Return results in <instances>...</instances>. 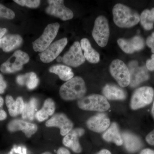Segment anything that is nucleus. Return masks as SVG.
Returning a JSON list of instances; mask_svg holds the SVG:
<instances>
[{
	"label": "nucleus",
	"mask_w": 154,
	"mask_h": 154,
	"mask_svg": "<svg viewBox=\"0 0 154 154\" xmlns=\"http://www.w3.org/2000/svg\"><path fill=\"white\" fill-rule=\"evenodd\" d=\"M113 15L114 23L119 28H131L140 21V17L136 11L121 4L113 7Z\"/></svg>",
	"instance_id": "nucleus-1"
},
{
	"label": "nucleus",
	"mask_w": 154,
	"mask_h": 154,
	"mask_svg": "<svg viewBox=\"0 0 154 154\" xmlns=\"http://www.w3.org/2000/svg\"><path fill=\"white\" fill-rule=\"evenodd\" d=\"M86 91L85 81L81 77L76 76L72 78L61 86L60 95L63 100L70 101L83 98Z\"/></svg>",
	"instance_id": "nucleus-2"
},
{
	"label": "nucleus",
	"mask_w": 154,
	"mask_h": 154,
	"mask_svg": "<svg viewBox=\"0 0 154 154\" xmlns=\"http://www.w3.org/2000/svg\"><path fill=\"white\" fill-rule=\"evenodd\" d=\"M81 109L90 111L104 112L110 108V105L104 96L99 94H93L81 98L78 102Z\"/></svg>",
	"instance_id": "nucleus-3"
},
{
	"label": "nucleus",
	"mask_w": 154,
	"mask_h": 154,
	"mask_svg": "<svg viewBox=\"0 0 154 154\" xmlns=\"http://www.w3.org/2000/svg\"><path fill=\"white\" fill-rule=\"evenodd\" d=\"M59 28V24L57 22L48 25L42 35L32 43L34 51L42 52L47 49L55 38Z\"/></svg>",
	"instance_id": "nucleus-4"
},
{
	"label": "nucleus",
	"mask_w": 154,
	"mask_h": 154,
	"mask_svg": "<svg viewBox=\"0 0 154 154\" xmlns=\"http://www.w3.org/2000/svg\"><path fill=\"white\" fill-rule=\"evenodd\" d=\"M30 60L28 54L21 50L14 53L5 62L0 66L1 71L4 73H11L21 70L23 65L28 63Z\"/></svg>",
	"instance_id": "nucleus-5"
},
{
	"label": "nucleus",
	"mask_w": 154,
	"mask_h": 154,
	"mask_svg": "<svg viewBox=\"0 0 154 154\" xmlns=\"http://www.w3.org/2000/svg\"><path fill=\"white\" fill-rule=\"evenodd\" d=\"M92 36L100 47H104L107 45L110 36V29L106 17L100 16L96 18L92 31Z\"/></svg>",
	"instance_id": "nucleus-6"
},
{
	"label": "nucleus",
	"mask_w": 154,
	"mask_h": 154,
	"mask_svg": "<svg viewBox=\"0 0 154 154\" xmlns=\"http://www.w3.org/2000/svg\"><path fill=\"white\" fill-rule=\"evenodd\" d=\"M154 90L151 87H141L133 94L131 101V109L136 110L149 105L153 100Z\"/></svg>",
	"instance_id": "nucleus-7"
},
{
	"label": "nucleus",
	"mask_w": 154,
	"mask_h": 154,
	"mask_svg": "<svg viewBox=\"0 0 154 154\" xmlns=\"http://www.w3.org/2000/svg\"><path fill=\"white\" fill-rule=\"evenodd\" d=\"M110 72L119 85L122 88L127 87L130 84L129 69L122 61L119 59L113 60L110 66Z\"/></svg>",
	"instance_id": "nucleus-8"
},
{
	"label": "nucleus",
	"mask_w": 154,
	"mask_h": 154,
	"mask_svg": "<svg viewBox=\"0 0 154 154\" xmlns=\"http://www.w3.org/2000/svg\"><path fill=\"white\" fill-rule=\"evenodd\" d=\"M48 7L45 9V12L48 15L57 17L63 21H67L73 18L72 11L66 8L62 0L48 1Z\"/></svg>",
	"instance_id": "nucleus-9"
},
{
	"label": "nucleus",
	"mask_w": 154,
	"mask_h": 154,
	"mask_svg": "<svg viewBox=\"0 0 154 154\" xmlns=\"http://www.w3.org/2000/svg\"><path fill=\"white\" fill-rule=\"evenodd\" d=\"M80 43L75 42L63 57L62 62L69 66L76 67L85 61Z\"/></svg>",
	"instance_id": "nucleus-10"
},
{
	"label": "nucleus",
	"mask_w": 154,
	"mask_h": 154,
	"mask_svg": "<svg viewBox=\"0 0 154 154\" xmlns=\"http://www.w3.org/2000/svg\"><path fill=\"white\" fill-rule=\"evenodd\" d=\"M66 38H63L52 43L42 52L38 54L40 60L44 63H49L57 58L67 44Z\"/></svg>",
	"instance_id": "nucleus-11"
},
{
	"label": "nucleus",
	"mask_w": 154,
	"mask_h": 154,
	"mask_svg": "<svg viewBox=\"0 0 154 154\" xmlns=\"http://www.w3.org/2000/svg\"><path fill=\"white\" fill-rule=\"evenodd\" d=\"M128 69L130 73V86L134 88L149 79V72L145 66H139L137 61H132L128 64Z\"/></svg>",
	"instance_id": "nucleus-12"
},
{
	"label": "nucleus",
	"mask_w": 154,
	"mask_h": 154,
	"mask_svg": "<svg viewBox=\"0 0 154 154\" xmlns=\"http://www.w3.org/2000/svg\"><path fill=\"white\" fill-rule=\"evenodd\" d=\"M45 125L48 127H57L60 129V134L66 136L72 130L73 124L65 114L58 113L48 119Z\"/></svg>",
	"instance_id": "nucleus-13"
},
{
	"label": "nucleus",
	"mask_w": 154,
	"mask_h": 154,
	"mask_svg": "<svg viewBox=\"0 0 154 154\" xmlns=\"http://www.w3.org/2000/svg\"><path fill=\"white\" fill-rule=\"evenodd\" d=\"M119 46L124 52L132 54L135 51L143 49L145 46L144 40L140 36H136L130 39L120 38L117 40Z\"/></svg>",
	"instance_id": "nucleus-14"
},
{
	"label": "nucleus",
	"mask_w": 154,
	"mask_h": 154,
	"mask_svg": "<svg viewBox=\"0 0 154 154\" xmlns=\"http://www.w3.org/2000/svg\"><path fill=\"white\" fill-rule=\"evenodd\" d=\"M110 123V119L104 113H99L92 116L87 122V126L92 131L101 133L108 128Z\"/></svg>",
	"instance_id": "nucleus-15"
},
{
	"label": "nucleus",
	"mask_w": 154,
	"mask_h": 154,
	"mask_svg": "<svg viewBox=\"0 0 154 154\" xmlns=\"http://www.w3.org/2000/svg\"><path fill=\"white\" fill-rule=\"evenodd\" d=\"M85 133V130L82 128H77L72 130L65 136L63 140L64 145L67 147L75 152L79 153L82 151L79 138Z\"/></svg>",
	"instance_id": "nucleus-16"
},
{
	"label": "nucleus",
	"mask_w": 154,
	"mask_h": 154,
	"mask_svg": "<svg viewBox=\"0 0 154 154\" xmlns=\"http://www.w3.org/2000/svg\"><path fill=\"white\" fill-rule=\"evenodd\" d=\"M8 128L11 132L22 131L28 137H30L34 134L38 128L37 125L34 123L19 119H15L11 121L8 125Z\"/></svg>",
	"instance_id": "nucleus-17"
},
{
	"label": "nucleus",
	"mask_w": 154,
	"mask_h": 154,
	"mask_svg": "<svg viewBox=\"0 0 154 154\" xmlns=\"http://www.w3.org/2000/svg\"><path fill=\"white\" fill-rule=\"evenodd\" d=\"M23 42L22 36L18 34H9L0 39V48L5 52H9L19 48Z\"/></svg>",
	"instance_id": "nucleus-18"
},
{
	"label": "nucleus",
	"mask_w": 154,
	"mask_h": 154,
	"mask_svg": "<svg viewBox=\"0 0 154 154\" xmlns=\"http://www.w3.org/2000/svg\"><path fill=\"white\" fill-rule=\"evenodd\" d=\"M123 143L126 149L130 152H135L143 147L142 141L138 137L131 133L124 132L122 134Z\"/></svg>",
	"instance_id": "nucleus-19"
},
{
	"label": "nucleus",
	"mask_w": 154,
	"mask_h": 154,
	"mask_svg": "<svg viewBox=\"0 0 154 154\" xmlns=\"http://www.w3.org/2000/svg\"><path fill=\"white\" fill-rule=\"evenodd\" d=\"M82 49L84 51V55L85 59L91 63H97L100 61V54L94 49L88 38H83L81 40Z\"/></svg>",
	"instance_id": "nucleus-20"
},
{
	"label": "nucleus",
	"mask_w": 154,
	"mask_h": 154,
	"mask_svg": "<svg viewBox=\"0 0 154 154\" xmlns=\"http://www.w3.org/2000/svg\"><path fill=\"white\" fill-rule=\"evenodd\" d=\"M102 93L106 99L111 100H124L126 93L123 89L114 85H107L104 87Z\"/></svg>",
	"instance_id": "nucleus-21"
},
{
	"label": "nucleus",
	"mask_w": 154,
	"mask_h": 154,
	"mask_svg": "<svg viewBox=\"0 0 154 154\" xmlns=\"http://www.w3.org/2000/svg\"><path fill=\"white\" fill-rule=\"evenodd\" d=\"M55 110V105L52 99L48 98L45 101L43 106L35 114V117L38 121H45L49 116L53 115Z\"/></svg>",
	"instance_id": "nucleus-22"
},
{
	"label": "nucleus",
	"mask_w": 154,
	"mask_h": 154,
	"mask_svg": "<svg viewBox=\"0 0 154 154\" xmlns=\"http://www.w3.org/2000/svg\"><path fill=\"white\" fill-rule=\"evenodd\" d=\"M102 137L106 141L114 143L117 146H121L123 143L118 125L115 122L112 123L110 128L103 134Z\"/></svg>",
	"instance_id": "nucleus-23"
},
{
	"label": "nucleus",
	"mask_w": 154,
	"mask_h": 154,
	"mask_svg": "<svg viewBox=\"0 0 154 154\" xmlns=\"http://www.w3.org/2000/svg\"><path fill=\"white\" fill-rule=\"evenodd\" d=\"M49 72L57 75L61 80L67 82L74 76L72 69L66 66L57 65L54 66L49 69Z\"/></svg>",
	"instance_id": "nucleus-24"
},
{
	"label": "nucleus",
	"mask_w": 154,
	"mask_h": 154,
	"mask_svg": "<svg viewBox=\"0 0 154 154\" xmlns=\"http://www.w3.org/2000/svg\"><path fill=\"white\" fill-rule=\"evenodd\" d=\"M141 24L145 29L150 30L153 28L154 23V8L151 11L146 10L141 14Z\"/></svg>",
	"instance_id": "nucleus-25"
},
{
	"label": "nucleus",
	"mask_w": 154,
	"mask_h": 154,
	"mask_svg": "<svg viewBox=\"0 0 154 154\" xmlns=\"http://www.w3.org/2000/svg\"><path fill=\"white\" fill-rule=\"evenodd\" d=\"M37 101L35 98H32L28 103H25L24 110L22 113V118L32 121L35 116Z\"/></svg>",
	"instance_id": "nucleus-26"
},
{
	"label": "nucleus",
	"mask_w": 154,
	"mask_h": 154,
	"mask_svg": "<svg viewBox=\"0 0 154 154\" xmlns=\"http://www.w3.org/2000/svg\"><path fill=\"white\" fill-rule=\"evenodd\" d=\"M24 85H26L29 90H33L38 85V79L36 75L33 72L24 75Z\"/></svg>",
	"instance_id": "nucleus-27"
},
{
	"label": "nucleus",
	"mask_w": 154,
	"mask_h": 154,
	"mask_svg": "<svg viewBox=\"0 0 154 154\" xmlns=\"http://www.w3.org/2000/svg\"><path fill=\"white\" fill-rule=\"evenodd\" d=\"M6 104L8 110L9 114L12 117H16L18 115L17 111V104L16 101L11 96H6Z\"/></svg>",
	"instance_id": "nucleus-28"
},
{
	"label": "nucleus",
	"mask_w": 154,
	"mask_h": 154,
	"mask_svg": "<svg viewBox=\"0 0 154 154\" xmlns=\"http://www.w3.org/2000/svg\"><path fill=\"white\" fill-rule=\"evenodd\" d=\"M15 17V14L14 11L0 4V18L12 19Z\"/></svg>",
	"instance_id": "nucleus-29"
},
{
	"label": "nucleus",
	"mask_w": 154,
	"mask_h": 154,
	"mask_svg": "<svg viewBox=\"0 0 154 154\" xmlns=\"http://www.w3.org/2000/svg\"><path fill=\"white\" fill-rule=\"evenodd\" d=\"M14 1L20 5L26 6L32 8H37L40 3V1L39 0H14Z\"/></svg>",
	"instance_id": "nucleus-30"
},
{
	"label": "nucleus",
	"mask_w": 154,
	"mask_h": 154,
	"mask_svg": "<svg viewBox=\"0 0 154 154\" xmlns=\"http://www.w3.org/2000/svg\"><path fill=\"white\" fill-rule=\"evenodd\" d=\"M16 104H17V111L18 115L22 114L23 110H24L25 104L23 99L21 97H19L17 98L16 100Z\"/></svg>",
	"instance_id": "nucleus-31"
},
{
	"label": "nucleus",
	"mask_w": 154,
	"mask_h": 154,
	"mask_svg": "<svg viewBox=\"0 0 154 154\" xmlns=\"http://www.w3.org/2000/svg\"><path fill=\"white\" fill-rule=\"evenodd\" d=\"M146 44L149 47L151 48L152 51L154 54V32L146 39Z\"/></svg>",
	"instance_id": "nucleus-32"
},
{
	"label": "nucleus",
	"mask_w": 154,
	"mask_h": 154,
	"mask_svg": "<svg viewBox=\"0 0 154 154\" xmlns=\"http://www.w3.org/2000/svg\"><path fill=\"white\" fill-rule=\"evenodd\" d=\"M147 69L151 71H154V54L152 55L151 59L147 60L146 63Z\"/></svg>",
	"instance_id": "nucleus-33"
},
{
	"label": "nucleus",
	"mask_w": 154,
	"mask_h": 154,
	"mask_svg": "<svg viewBox=\"0 0 154 154\" xmlns=\"http://www.w3.org/2000/svg\"><path fill=\"white\" fill-rule=\"evenodd\" d=\"M7 88V83L4 79L2 75L0 74V94H4Z\"/></svg>",
	"instance_id": "nucleus-34"
},
{
	"label": "nucleus",
	"mask_w": 154,
	"mask_h": 154,
	"mask_svg": "<svg viewBox=\"0 0 154 154\" xmlns=\"http://www.w3.org/2000/svg\"><path fill=\"white\" fill-rule=\"evenodd\" d=\"M146 140L149 144L154 146V130L146 136Z\"/></svg>",
	"instance_id": "nucleus-35"
},
{
	"label": "nucleus",
	"mask_w": 154,
	"mask_h": 154,
	"mask_svg": "<svg viewBox=\"0 0 154 154\" xmlns=\"http://www.w3.org/2000/svg\"><path fill=\"white\" fill-rule=\"evenodd\" d=\"M57 154H70L68 150L63 147H61L58 149Z\"/></svg>",
	"instance_id": "nucleus-36"
},
{
	"label": "nucleus",
	"mask_w": 154,
	"mask_h": 154,
	"mask_svg": "<svg viewBox=\"0 0 154 154\" xmlns=\"http://www.w3.org/2000/svg\"><path fill=\"white\" fill-rule=\"evenodd\" d=\"M7 117V113L3 109L0 110V121L5 120Z\"/></svg>",
	"instance_id": "nucleus-37"
},
{
	"label": "nucleus",
	"mask_w": 154,
	"mask_h": 154,
	"mask_svg": "<svg viewBox=\"0 0 154 154\" xmlns=\"http://www.w3.org/2000/svg\"><path fill=\"white\" fill-rule=\"evenodd\" d=\"M140 154H154V150L150 149H144Z\"/></svg>",
	"instance_id": "nucleus-38"
},
{
	"label": "nucleus",
	"mask_w": 154,
	"mask_h": 154,
	"mask_svg": "<svg viewBox=\"0 0 154 154\" xmlns=\"http://www.w3.org/2000/svg\"><path fill=\"white\" fill-rule=\"evenodd\" d=\"M7 31L8 30L5 28H0V39L2 38L4 35L7 33Z\"/></svg>",
	"instance_id": "nucleus-39"
},
{
	"label": "nucleus",
	"mask_w": 154,
	"mask_h": 154,
	"mask_svg": "<svg viewBox=\"0 0 154 154\" xmlns=\"http://www.w3.org/2000/svg\"><path fill=\"white\" fill-rule=\"evenodd\" d=\"M96 154H111L110 152L107 149H102Z\"/></svg>",
	"instance_id": "nucleus-40"
},
{
	"label": "nucleus",
	"mask_w": 154,
	"mask_h": 154,
	"mask_svg": "<svg viewBox=\"0 0 154 154\" xmlns=\"http://www.w3.org/2000/svg\"><path fill=\"white\" fill-rule=\"evenodd\" d=\"M4 101L2 97L0 96V110L2 109L3 105H4Z\"/></svg>",
	"instance_id": "nucleus-41"
},
{
	"label": "nucleus",
	"mask_w": 154,
	"mask_h": 154,
	"mask_svg": "<svg viewBox=\"0 0 154 154\" xmlns=\"http://www.w3.org/2000/svg\"><path fill=\"white\" fill-rule=\"evenodd\" d=\"M151 113L152 116L153 118L154 119V99L152 107Z\"/></svg>",
	"instance_id": "nucleus-42"
},
{
	"label": "nucleus",
	"mask_w": 154,
	"mask_h": 154,
	"mask_svg": "<svg viewBox=\"0 0 154 154\" xmlns=\"http://www.w3.org/2000/svg\"><path fill=\"white\" fill-rule=\"evenodd\" d=\"M62 59L63 57H58L56 58L57 61L60 62L62 61Z\"/></svg>",
	"instance_id": "nucleus-43"
},
{
	"label": "nucleus",
	"mask_w": 154,
	"mask_h": 154,
	"mask_svg": "<svg viewBox=\"0 0 154 154\" xmlns=\"http://www.w3.org/2000/svg\"><path fill=\"white\" fill-rule=\"evenodd\" d=\"M41 154H51L49 152H45Z\"/></svg>",
	"instance_id": "nucleus-44"
}]
</instances>
